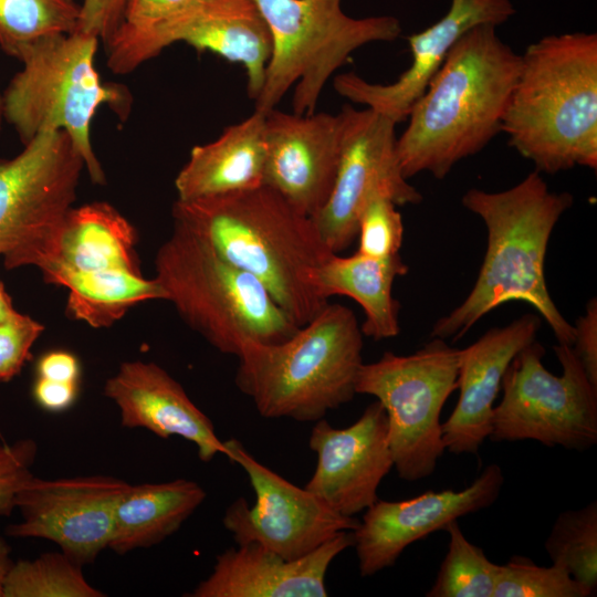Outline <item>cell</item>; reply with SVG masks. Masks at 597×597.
I'll return each instance as SVG.
<instances>
[{"mask_svg":"<svg viewBox=\"0 0 597 597\" xmlns=\"http://www.w3.org/2000/svg\"><path fill=\"white\" fill-rule=\"evenodd\" d=\"M503 483L501 467L492 463L461 491H428L402 501L378 499L353 531L360 576H373L394 566L412 543L491 506Z\"/></svg>","mask_w":597,"mask_h":597,"instance_id":"cell-15","label":"cell"},{"mask_svg":"<svg viewBox=\"0 0 597 597\" xmlns=\"http://www.w3.org/2000/svg\"><path fill=\"white\" fill-rule=\"evenodd\" d=\"M63 286L69 289L67 315L94 328L112 326L139 303L167 298L156 277L125 269L74 275Z\"/></svg>","mask_w":597,"mask_h":597,"instance_id":"cell-27","label":"cell"},{"mask_svg":"<svg viewBox=\"0 0 597 597\" xmlns=\"http://www.w3.org/2000/svg\"><path fill=\"white\" fill-rule=\"evenodd\" d=\"M272 38V52L254 109L266 114L293 92V113L315 112L327 81L360 46L401 33L392 15L352 18L343 0H254Z\"/></svg>","mask_w":597,"mask_h":597,"instance_id":"cell-8","label":"cell"},{"mask_svg":"<svg viewBox=\"0 0 597 597\" xmlns=\"http://www.w3.org/2000/svg\"><path fill=\"white\" fill-rule=\"evenodd\" d=\"M174 221L203 237L226 260L254 275L298 327L327 303L315 271L334 253L308 217L269 186L179 200Z\"/></svg>","mask_w":597,"mask_h":597,"instance_id":"cell-1","label":"cell"},{"mask_svg":"<svg viewBox=\"0 0 597 597\" xmlns=\"http://www.w3.org/2000/svg\"><path fill=\"white\" fill-rule=\"evenodd\" d=\"M35 374L45 379L80 384L81 364L77 356L69 350H49L36 360Z\"/></svg>","mask_w":597,"mask_h":597,"instance_id":"cell-40","label":"cell"},{"mask_svg":"<svg viewBox=\"0 0 597 597\" xmlns=\"http://www.w3.org/2000/svg\"><path fill=\"white\" fill-rule=\"evenodd\" d=\"M15 312L17 311L12 305L11 297L8 295L3 284L0 282V322L9 318Z\"/></svg>","mask_w":597,"mask_h":597,"instance_id":"cell-42","label":"cell"},{"mask_svg":"<svg viewBox=\"0 0 597 597\" xmlns=\"http://www.w3.org/2000/svg\"><path fill=\"white\" fill-rule=\"evenodd\" d=\"M595 594L556 565L538 566L525 556L499 565L493 597H589Z\"/></svg>","mask_w":597,"mask_h":597,"instance_id":"cell-33","label":"cell"},{"mask_svg":"<svg viewBox=\"0 0 597 597\" xmlns=\"http://www.w3.org/2000/svg\"><path fill=\"white\" fill-rule=\"evenodd\" d=\"M104 395L119 410L121 425L143 428L167 439L181 437L192 442L203 462L227 454L212 421L189 398L182 386L153 362L132 360L104 385Z\"/></svg>","mask_w":597,"mask_h":597,"instance_id":"cell-22","label":"cell"},{"mask_svg":"<svg viewBox=\"0 0 597 597\" xmlns=\"http://www.w3.org/2000/svg\"><path fill=\"white\" fill-rule=\"evenodd\" d=\"M82 565L63 552L44 553L13 562L3 597H103L82 572Z\"/></svg>","mask_w":597,"mask_h":597,"instance_id":"cell-31","label":"cell"},{"mask_svg":"<svg viewBox=\"0 0 597 597\" xmlns=\"http://www.w3.org/2000/svg\"><path fill=\"white\" fill-rule=\"evenodd\" d=\"M553 565L565 569L594 594L597 588V502L563 511L545 541Z\"/></svg>","mask_w":597,"mask_h":597,"instance_id":"cell-30","label":"cell"},{"mask_svg":"<svg viewBox=\"0 0 597 597\" xmlns=\"http://www.w3.org/2000/svg\"><path fill=\"white\" fill-rule=\"evenodd\" d=\"M176 42L241 64L248 96L253 101L259 96L272 38L254 0H200L163 31L158 49L161 52Z\"/></svg>","mask_w":597,"mask_h":597,"instance_id":"cell-23","label":"cell"},{"mask_svg":"<svg viewBox=\"0 0 597 597\" xmlns=\"http://www.w3.org/2000/svg\"><path fill=\"white\" fill-rule=\"evenodd\" d=\"M344 108L346 126L334 187L326 203L312 217L322 239L336 254L357 238L359 216L371 197L385 196L397 206L422 201L401 169L397 124L367 107Z\"/></svg>","mask_w":597,"mask_h":597,"instance_id":"cell-12","label":"cell"},{"mask_svg":"<svg viewBox=\"0 0 597 597\" xmlns=\"http://www.w3.org/2000/svg\"><path fill=\"white\" fill-rule=\"evenodd\" d=\"M36 453L38 446L32 439L0 441V516H9L15 510L19 490L33 475L31 468Z\"/></svg>","mask_w":597,"mask_h":597,"instance_id":"cell-36","label":"cell"},{"mask_svg":"<svg viewBox=\"0 0 597 597\" xmlns=\"http://www.w3.org/2000/svg\"><path fill=\"white\" fill-rule=\"evenodd\" d=\"M363 336L349 307L327 303L287 339L247 344L235 385L264 418L315 422L356 395Z\"/></svg>","mask_w":597,"mask_h":597,"instance_id":"cell-5","label":"cell"},{"mask_svg":"<svg viewBox=\"0 0 597 597\" xmlns=\"http://www.w3.org/2000/svg\"><path fill=\"white\" fill-rule=\"evenodd\" d=\"M521 55L482 24L451 49L412 106L397 138L408 179L427 171L443 179L460 160L481 151L501 132Z\"/></svg>","mask_w":597,"mask_h":597,"instance_id":"cell-3","label":"cell"},{"mask_svg":"<svg viewBox=\"0 0 597 597\" xmlns=\"http://www.w3.org/2000/svg\"><path fill=\"white\" fill-rule=\"evenodd\" d=\"M11 547L4 537L0 534V597H3L4 584L8 574L13 565L10 557Z\"/></svg>","mask_w":597,"mask_h":597,"instance_id":"cell-41","label":"cell"},{"mask_svg":"<svg viewBox=\"0 0 597 597\" xmlns=\"http://www.w3.org/2000/svg\"><path fill=\"white\" fill-rule=\"evenodd\" d=\"M4 118L3 92L0 90V134Z\"/></svg>","mask_w":597,"mask_h":597,"instance_id":"cell-43","label":"cell"},{"mask_svg":"<svg viewBox=\"0 0 597 597\" xmlns=\"http://www.w3.org/2000/svg\"><path fill=\"white\" fill-rule=\"evenodd\" d=\"M389 198L371 197L358 219L357 252L377 259L399 254L404 238V224L400 212Z\"/></svg>","mask_w":597,"mask_h":597,"instance_id":"cell-34","label":"cell"},{"mask_svg":"<svg viewBox=\"0 0 597 597\" xmlns=\"http://www.w3.org/2000/svg\"><path fill=\"white\" fill-rule=\"evenodd\" d=\"M511 0H451L449 10L429 28L408 36L410 66L392 83H370L349 72L334 78L336 92L396 124L405 121L455 43L471 29L500 25L515 14Z\"/></svg>","mask_w":597,"mask_h":597,"instance_id":"cell-18","label":"cell"},{"mask_svg":"<svg viewBox=\"0 0 597 597\" xmlns=\"http://www.w3.org/2000/svg\"><path fill=\"white\" fill-rule=\"evenodd\" d=\"M354 546L353 531H344L296 559L249 543L216 557L211 574L190 597H326V574L332 562Z\"/></svg>","mask_w":597,"mask_h":597,"instance_id":"cell-21","label":"cell"},{"mask_svg":"<svg viewBox=\"0 0 597 597\" xmlns=\"http://www.w3.org/2000/svg\"><path fill=\"white\" fill-rule=\"evenodd\" d=\"M346 126V112L297 115L275 108L265 114L263 185L313 217L334 187Z\"/></svg>","mask_w":597,"mask_h":597,"instance_id":"cell-16","label":"cell"},{"mask_svg":"<svg viewBox=\"0 0 597 597\" xmlns=\"http://www.w3.org/2000/svg\"><path fill=\"white\" fill-rule=\"evenodd\" d=\"M573 202L570 193L549 190L537 170L506 190L469 189L462 205L485 224V255L469 295L434 323L431 336L459 339L485 314L519 301L537 311L558 344L572 346L574 326L549 295L544 265L551 234Z\"/></svg>","mask_w":597,"mask_h":597,"instance_id":"cell-2","label":"cell"},{"mask_svg":"<svg viewBox=\"0 0 597 597\" xmlns=\"http://www.w3.org/2000/svg\"><path fill=\"white\" fill-rule=\"evenodd\" d=\"M200 0H126L121 22L105 43L107 67L127 74L156 57L161 32Z\"/></svg>","mask_w":597,"mask_h":597,"instance_id":"cell-28","label":"cell"},{"mask_svg":"<svg viewBox=\"0 0 597 597\" xmlns=\"http://www.w3.org/2000/svg\"><path fill=\"white\" fill-rule=\"evenodd\" d=\"M155 270L166 301L223 354L238 356L249 343H281L298 329L254 275L179 222L158 249Z\"/></svg>","mask_w":597,"mask_h":597,"instance_id":"cell-6","label":"cell"},{"mask_svg":"<svg viewBox=\"0 0 597 597\" xmlns=\"http://www.w3.org/2000/svg\"><path fill=\"white\" fill-rule=\"evenodd\" d=\"M100 39L81 30L42 38L19 56L22 69L3 91L4 118L24 144L45 132L62 130L81 154L92 182L105 172L91 142L92 121L102 106L129 111L122 85L104 83L95 66Z\"/></svg>","mask_w":597,"mask_h":597,"instance_id":"cell-7","label":"cell"},{"mask_svg":"<svg viewBox=\"0 0 597 597\" xmlns=\"http://www.w3.org/2000/svg\"><path fill=\"white\" fill-rule=\"evenodd\" d=\"M447 554L427 597H493L499 565L483 549L467 540L458 521L444 530Z\"/></svg>","mask_w":597,"mask_h":597,"instance_id":"cell-32","label":"cell"},{"mask_svg":"<svg viewBox=\"0 0 597 597\" xmlns=\"http://www.w3.org/2000/svg\"><path fill=\"white\" fill-rule=\"evenodd\" d=\"M563 371L543 365L545 348L533 341L507 366L501 401L494 406L489 438L534 440L546 447L586 451L597 443V386L569 345L553 347Z\"/></svg>","mask_w":597,"mask_h":597,"instance_id":"cell-10","label":"cell"},{"mask_svg":"<svg viewBox=\"0 0 597 597\" xmlns=\"http://www.w3.org/2000/svg\"><path fill=\"white\" fill-rule=\"evenodd\" d=\"M44 326L18 311L0 322V383L14 378L31 358V348Z\"/></svg>","mask_w":597,"mask_h":597,"instance_id":"cell-35","label":"cell"},{"mask_svg":"<svg viewBox=\"0 0 597 597\" xmlns=\"http://www.w3.org/2000/svg\"><path fill=\"white\" fill-rule=\"evenodd\" d=\"M78 390L80 384L77 383H64L36 377L32 386V397L43 410L62 412L74 405Z\"/></svg>","mask_w":597,"mask_h":597,"instance_id":"cell-39","label":"cell"},{"mask_svg":"<svg viewBox=\"0 0 597 597\" xmlns=\"http://www.w3.org/2000/svg\"><path fill=\"white\" fill-rule=\"evenodd\" d=\"M135 227L112 205L73 207L51 233L4 260L7 269L34 265L49 284L63 286L74 275L115 269L142 272Z\"/></svg>","mask_w":597,"mask_h":597,"instance_id":"cell-19","label":"cell"},{"mask_svg":"<svg viewBox=\"0 0 597 597\" xmlns=\"http://www.w3.org/2000/svg\"><path fill=\"white\" fill-rule=\"evenodd\" d=\"M540 327V315L525 314L458 349L459 398L441 423L446 450L453 454L478 453L491 433L494 401L505 370L515 355L536 339Z\"/></svg>","mask_w":597,"mask_h":597,"instance_id":"cell-20","label":"cell"},{"mask_svg":"<svg viewBox=\"0 0 597 597\" xmlns=\"http://www.w3.org/2000/svg\"><path fill=\"white\" fill-rule=\"evenodd\" d=\"M458 349L433 338L409 355L386 352L363 364L356 394L373 396L387 415L388 441L399 478L430 476L446 451L440 415L457 389Z\"/></svg>","mask_w":597,"mask_h":597,"instance_id":"cell-9","label":"cell"},{"mask_svg":"<svg viewBox=\"0 0 597 597\" xmlns=\"http://www.w3.org/2000/svg\"><path fill=\"white\" fill-rule=\"evenodd\" d=\"M574 326L572 348L589 380L597 386V300L591 298Z\"/></svg>","mask_w":597,"mask_h":597,"instance_id":"cell-38","label":"cell"},{"mask_svg":"<svg viewBox=\"0 0 597 597\" xmlns=\"http://www.w3.org/2000/svg\"><path fill=\"white\" fill-rule=\"evenodd\" d=\"M126 0H83L78 29L105 44L116 31Z\"/></svg>","mask_w":597,"mask_h":597,"instance_id":"cell-37","label":"cell"},{"mask_svg":"<svg viewBox=\"0 0 597 597\" xmlns=\"http://www.w3.org/2000/svg\"><path fill=\"white\" fill-rule=\"evenodd\" d=\"M80 18L75 0H0V48L18 60L42 38L76 31Z\"/></svg>","mask_w":597,"mask_h":597,"instance_id":"cell-29","label":"cell"},{"mask_svg":"<svg viewBox=\"0 0 597 597\" xmlns=\"http://www.w3.org/2000/svg\"><path fill=\"white\" fill-rule=\"evenodd\" d=\"M226 457L247 473L255 502L230 504L222 523L237 545L256 543L285 559L301 558L338 533L354 531L359 520L337 513L251 455L237 439L224 441Z\"/></svg>","mask_w":597,"mask_h":597,"instance_id":"cell-11","label":"cell"},{"mask_svg":"<svg viewBox=\"0 0 597 597\" xmlns=\"http://www.w3.org/2000/svg\"><path fill=\"white\" fill-rule=\"evenodd\" d=\"M206 496L201 485L187 479L130 484L116 506L108 548L125 555L161 543L180 528Z\"/></svg>","mask_w":597,"mask_h":597,"instance_id":"cell-26","label":"cell"},{"mask_svg":"<svg viewBox=\"0 0 597 597\" xmlns=\"http://www.w3.org/2000/svg\"><path fill=\"white\" fill-rule=\"evenodd\" d=\"M130 484L112 475L41 479L31 475L15 499L21 521L6 534L42 538L82 566L108 548L116 506Z\"/></svg>","mask_w":597,"mask_h":597,"instance_id":"cell-14","label":"cell"},{"mask_svg":"<svg viewBox=\"0 0 597 597\" xmlns=\"http://www.w3.org/2000/svg\"><path fill=\"white\" fill-rule=\"evenodd\" d=\"M84 160L69 135L45 132L0 159V255L9 259L51 233L73 208Z\"/></svg>","mask_w":597,"mask_h":597,"instance_id":"cell-13","label":"cell"},{"mask_svg":"<svg viewBox=\"0 0 597 597\" xmlns=\"http://www.w3.org/2000/svg\"><path fill=\"white\" fill-rule=\"evenodd\" d=\"M308 446L317 457L305 489L337 513L354 517L377 500L383 479L394 468L387 415L379 401L366 407L350 426L337 429L315 421Z\"/></svg>","mask_w":597,"mask_h":597,"instance_id":"cell-17","label":"cell"},{"mask_svg":"<svg viewBox=\"0 0 597 597\" xmlns=\"http://www.w3.org/2000/svg\"><path fill=\"white\" fill-rule=\"evenodd\" d=\"M501 132L538 172L597 168V33L553 34L527 46Z\"/></svg>","mask_w":597,"mask_h":597,"instance_id":"cell-4","label":"cell"},{"mask_svg":"<svg viewBox=\"0 0 597 597\" xmlns=\"http://www.w3.org/2000/svg\"><path fill=\"white\" fill-rule=\"evenodd\" d=\"M407 273L399 254L377 259L359 252L350 256L334 253L315 271L314 286L324 300L345 295L356 301L365 313L363 335L379 341L400 333V305L392 296V284Z\"/></svg>","mask_w":597,"mask_h":597,"instance_id":"cell-25","label":"cell"},{"mask_svg":"<svg viewBox=\"0 0 597 597\" xmlns=\"http://www.w3.org/2000/svg\"><path fill=\"white\" fill-rule=\"evenodd\" d=\"M265 114L255 111L224 128L214 140L195 146L175 179L177 199L192 200L263 185Z\"/></svg>","mask_w":597,"mask_h":597,"instance_id":"cell-24","label":"cell"}]
</instances>
